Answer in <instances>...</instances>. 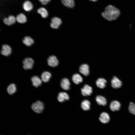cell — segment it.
Segmentation results:
<instances>
[{
  "label": "cell",
  "mask_w": 135,
  "mask_h": 135,
  "mask_svg": "<svg viewBox=\"0 0 135 135\" xmlns=\"http://www.w3.org/2000/svg\"><path fill=\"white\" fill-rule=\"evenodd\" d=\"M120 14L119 10L111 5H109L106 6L104 11L102 13V16L105 19L109 21L116 20Z\"/></svg>",
  "instance_id": "cell-1"
},
{
  "label": "cell",
  "mask_w": 135,
  "mask_h": 135,
  "mask_svg": "<svg viewBox=\"0 0 135 135\" xmlns=\"http://www.w3.org/2000/svg\"><path fill=\"white\" fill-rule=\"evenodd\" d=\"M31 108L36 113L40 114L42 112L44 109V104L41 102L37 101L32 104Z\"/></svg>",
  "instance_id": "cell-2"
},
{
  "label": "cell",
  "mask_w": 135,
  "mask_h": 135,
  "mask_svg": "<svg viewBox=\"0 0 135 135\" xmlns=\"http://www.w3.org/2000/svg\"><path fill=\"white\" fill-rule=\"evenodd\" d=\"M23 68L25 70L30 69L32 68L34 63L33 60L30 58H25L22 62Z\"/></svg>",
  "instance_id": "cell-3"
},
{
  "label": "cell",
  "mask_w": 135,
  "mask_h": 135,
  "mask_svg": "<svg viewBox=\"0 0 135 135\" xmlns=\"http://www.w3.org/2000/svg\"><path fill=\"white\" fill-rule=\"evenodd\" d=\"M62 20L59 18L54 17L51 19V22L50 25L51 27L54 29L58 28L62 24Z\"/></svg>",
  "instance_id": "cell-4"
},
{
  "label": "cell",
  "mask_w": 135,
  "mask_h": 135,
  "mask_svg": "<svg viewBox=\"0 0 135 135\" xmlns=\"http://www.w3.org/2000/svg\"><path fill=\"white\" fill-rule=\"evenodd\" d=\"M48 64L50 66L55 67L58 64V61L56 57L54 56H50L47 59Z\"/></svg>",
  "instance_id": "cell-5"
},
{
  "label": "cell",
  "mask_w": 135,
  "mask_h": 135,
  "mask_svg": "<svg viewBox=\"0 0 135 135\" xmlns=\"http://www.w3.org/2000/svg\"><path fill=\"white\" fill-rule=\"evenodd\" d=\"M12 50L10 46L7 44L3 45L1 51V54L6 56H8L12 53Z\"/></svg>",
  "instance_id": "cell-6"
},
{
  "label": "cell",
  "mask_w": 135,
  "mask_h": 135,
  "mask_svg": "<svg viewBox=\"0 0 135 135\" xmlns=\"http://www.w3.org/2000/svg\"><path fill=\"white\" fill-rule=\"evenodd\" d=\"M111 86L114 88H120L122 84V82L116 77L114 76L111 81Z\"/></svg>",
  "instance_id": "cell-7"
},
{
  "label": "cell",
  "mask_w": 135,
  "mask_h": 135,
  "mask_svg": "<svg viewBox=\"0 0 135 135\" xmlns=\"http://www.w3.org/2000/svg\"><path fill=\"white\" fill-rule=\"evenodd\" d=\"M82 94L84 96H90L92 92V89L90 86L87 84L85 85L81 89Z\"/></svg>",
  "instance_id": "cell-8"
},
{
  "label": "cell",
  "mask_w": 135,
  "mask_h": 135,
  "mask_svg": "<svg viewBox=\"0 0 135 135\" xmlns=\"http://www.w3.org/2000/svg\"><path fill=\"white\" fill-rule=\"evenodd\" d=\"M16 20V18L12 15H10L7 18H5L3 20L4 24L8 26L14 24Z\"/></svg>",
  "instance_id": "cell-9"
},
{
  "label": "cell",
  "mask_w": 135,
  "mask_h": 135,
  "mask_svg": "<svg viewBox=\"0 0 135 135\" xmlns=\"http://www.w3.org/2000/svg\"><path fill=\"white\" fill-rule=\"evenodd\" d=\"M80 72L85 76H87L89 74V67L86 64L81 65L79 68Z\"/></svg>",
  "instance_id": "cell-10"
},
{
  "label": "cell",
  "mask_w": 135,
  "mask_h": 135,
  "mask_svg": "<svg viewBox=\"0 0 135 135\" xmlns=\"http://www.w3.org/2000/svg\"><path fill=\"white\" fill-rule=\"evenodd\" d=\"M99 119L102 122L106 124L109 122L110 118L108 114L106 112H103L101 114Z\"/></svg>",
  "instance_id": "cell-11"
},
{
  "label": "cell",
  "mask_w": 135,
  "mask_h": 135,
  "mask_svg": "<svg viewBox=\"0 0 135 135\" xmlns=\"http://www.w3.org/2000/svg\"><path fill=\"white\" fill-rule=\"evenodd\" d=\"M120 104L118 101H113L112 102L110 105L111 110L113 111L118 110L120 108Z\"/></svg>",
  "instance_id": "cell-12"
},
{
  "label": "cell",
  "mask_w": 135,
  "mask_h": 135,
  "mask_svg": "<svg viewBox=\"0 0 135 135\" xmlns=\"http://www.w3.org/2000/svg\"><path fill=\"white\" fill-rule=\"evenodd\" d=\"M60 85L62 88L64 90H67L70 88V83L67 78H64L62 80Z\"/></svg>",
  "instance_id": "cell-13"
},
{
  "label": "cell",
  "mask_w": 135,
  "mask_h": 135,
  "mask_svg": "<svg viewBox=\"0 0 135 135\" xmlns=\"http://www.w3.org/2000/svg\"><path fill=\"white\" fill-rule=\"evenodd\" d=\"M31 80L33 85L36 87L40 86L42 84L41 80L36 76L32 77L31 78Z\"/></svg>",
  "instance_id": "cell-14"
},
{
  "label": "cell",
  "mask_w": 135,
  "mask_h": 135,
  "mask_svg": "<svg viewBox=\"0 0 135 135\" xmlns=\"http://www.w3.org/2000/svg\"><path fill=\"white\" fill-rule=\"evenodd\" d=\"M69 98L68 95L65 92H60L58 94V100L60 102H64L65 100H68Z\"/></svg>",
  "instance_id": "cell-15"
},
{
  "label": "cell",
  "mask_w": 135,
  "mask_h": 135,
  "mask_svg": "<svg viewBox=\"0 0 135 135\" xmlns=\"http://www.w3.org/2000/svg\"><path fill=\"white\" fill-rule=\"evenodd\" d=\"M22 7L24 9L25 11L29 12L32 9L33 5L29 1H26L23 3Z\"/></svg>",
  "instance_id": "cell-16"
},
{
  "label": "cell",
  "mask_w": 135,
  "mask_h": 135,
  "mask_svg": "<svg viewBox=\"0 0 135 135\" xmlns=\"http://www.w3.org/2000/svg\"><path fill=\"white\" fill-rule=\"evenodd\" d=\"M16 21L20 23H24L27 21L26 16L23 14L21 13L18 14L16 17Z\"/></svg>",
  "instance_id": "cell-17"
},
{
  "label": "cell",
  "mask_w": 135,
  "mask_h": 135,
  "mask_svg": "<svg viewBox=\"0 0 135 135\" xmlns=\"http://www.w3.org/2000/svg\"><path fill=\"white\" fill-rule=\"evenodd\" d=\"M106 83V80L102 78H99L96 81V86L101 88H103L105 87Z\"/></svg>",
  "instance_id": "cell-18"
},
{
  "label": "cell",
  "mask_w": 135,
  "mask_h": 135,
  "mask_svg": "<svg viewBox=\"0 0 135 135\" xmlns=\"http://www.w3.org/2000/svg\"><path fill=\"white\" fill-rule=\"evenodd\" d=\"M51 77V74L48 72L45 71L42 74L41 77L42 80L44 82H48Z\"/></svg>",
  "instance_id": "cell-19"
},
{
  "label": "cell",
  "mask_w": 135,
  "mask_h": 135,
  "mask_svg": "<svg viewBox=\"0 0 135 135\" xmlns=\"http://www.w3.org/2000/svg\"><path fill=\"white\" fill-rule=\"evenodd\" d=\"M23 43L27 46H30L34 43V40L30 37L26 36L22 40Z\"/></svg>",
  "instance_id": "cell-20"
},
{
  "label": "cell",
  "mask_w": 135,
  "mask_h": 135,
  "mask_svg": "<svg viewBox=\"0 0 135 135\" xmlns=\"http://www.w3.org/2000/svg\"><path fill=\"white\" fill-rule=\"evenodd\" d=\"M96 100L97 103L100 105L105 106L106 104V99L102 96H97L96 98Z\"/></svg>",
  "instance_id": "cell-21"
},
{
  "label": "cell",
  "mask_w": 135,
  "mask_h": 135,
  "mask_svg": "<svg viewBox=\"0 0 135 135\" xmlns=\"http://www.w3.org/2000/svg\"><path fill=\"white\" fill-rule=\"evenodd\" d=\"M63 4L66 6L70 8H73L74 6V0H61Z\"/></svg>",
  "instance_id": "cell-22"
},
{
  "label": "cell",
  "mask_w": 135,
  "mask_h": 135,
  "mask_svg": "<svg viewBox=\"0 0 135 135\" xmlns=\"http://www.w3.org/2000/svg\"><path fill=\"white\" fill-rule=\"evenodd\" d=\"M72 80L73 82L76 84H78L81 82L82 81V78L78 74H75L73 75L72 77Z\"/></svg>",
  "instance_id": "cell-23"
},
{
  "label": "cell",
  "mask_w": 135,
  "mask_h": 135,
  "mask_svg": "<svg viewBox=\"0 0 135 135\" xmlns=\"http://www.w3.org/2000/svg\"><path fill=\"white\" fill-rule=\"evenodd\" d=\"M38 12L40 14L42 17L45 18L47 17L48 15V13L47 10L44 8L41 7L37 10Z\"/></svg>",
  "instance_id": "cell-24"
},
{
  "label": "cell",
  "mask_w": 135,
  "mask_h": 135,
  "mask_svg": "<svg viewBox=\"0 0 135 135\" xmlns=\"http://www.w3.org/2000/svg\"><path fill=\"white\" fill-rule=\"evenodd\" d=\"M90 103L88 100H85L82 102L81 106L82 109L86 111L90 109Z\"/></svg>",
  "instance_id": "cell-25"
},
{
  "label": "cell",
  "mask_w": 135,
  "mask_h": 135,
  "mask_svg": "<svg viewBox=\"0 0 135 135\" xmlns=\"http://www.w3.org/2000/svg\"><path fill=\"white\" fill-rule=\"evenodd\" d=\"M16 85L14 84H10L7 88L8 93L10 95L14 93L16 91Z\"/></svg>",
  "instance_id": "cell-26"
},
{
  "label": "cell",
  "mask_w": 135,
  "mask_h": 135,
  "mask_svg": "<svg viewBox=\"0 0 135 135\" xmlns=\"http://www.w3.org/2000/svg\"><path fill=\"white\" fill-rule=\"evenodd\" d=\"M128 110L131 114L135 115V104L130 102L128 106Z\"/></svg>",
  "instance_id": "cell-27"
},
{
  "label": "cell",
  "mask_w": 135,
  "mask_h": 135,
  "mask_svg": "<svg viewBox=\"0 0 135 135\" xmlns=\"http://www.w3.org/2000/svg\"><path fill=\"white\" fill-rule=\"evenodd\" d=\"M43 5H46L50 2V0H38Z\"/></svg>",
  "instance_id": "cell-28"
},
{
  "label": "cell",
  "mask_w": 135,
  "mask_h": 135,
  "mask_svg": "<svg viewBox=\"0 0 135 135\" xmlns=\"http://www.w3.org/2000/svg\"><path fill=\"white\" fill-rule=\"evenodd\" d=\"M90 0L94 2H95L96 1L98 0Z\"/></svg>",
  "instance_id": "cell-29"
}]
</instances>
